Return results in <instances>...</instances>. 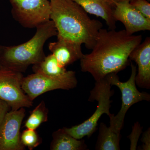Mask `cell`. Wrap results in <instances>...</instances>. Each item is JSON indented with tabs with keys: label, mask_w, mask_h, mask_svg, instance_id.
<instances>
[{
	"label": "cell",
	"mask_w": 150,
	"mask_h": 150,
	"mask_svg": "<svg viewBox=\"0 0 150 150\" xmlns=\"http://www.w3.org/2000/svg\"><path fill=\"white\" fill-rule=\"evenodd\" d=\"M142 40V35H128L125 29L102 28L91 52L80 59L81 70L90 73L96 81L117 74L129 64V55Z\"/></svg>",
	"instance_id": "obj_1"
},
{
	"label": "cell",
	"mask_w": 150,
	"mask_h": 150,
	"mask_svg": "<svg viewBox=\"0 0 150 150\" xmlns=\"http://www.w3.org/2000/svg\"><path fill=\"white\" fill-rule=\"evenodd\" d=\"M50 19L57 30V40L82 45L92 49L103 24L89 17L87 13L72 0H50Z\"/></svg>",
	"instance_id": "obj_2"
},
{
	"label": "cell",
	"mask_w": 150,
	"mask_h": 150,
	"mask_svg": "<svg viewBox=\"0 0 150 150\" xmlns=\"http://www.w3.org/2000/svg\"><path fill=\"white\" fill-rule=\"evenodd\" d=\"M36 28L35 35L27 42L18 46L2 47L1 62L3 67L21 72L44 59L43 46L48 39L57 35V30L51 20Z\"/></svg>",
	"instance_id": "obj_3"
},
{
	"label": "cell",
	"mask_w": 150,
	"mask_h": 150,
	"mask_svg": "<svg viewBox=\"0 0 150 150\" xmlns=\"http://www.w3.org/2000/svg\"><path fill=\"white\" fill-rule=\"evenodd\" d=\"M96 81L88 100L90 102L95 100L98 101L96 110L89 118L81 124L71 128H63L67 133L77 139L91 136L96 131L98 122L103 114H106L109 117L113 114L110 111L112 103L110 98L114 94V90H111V86L106 77Z\"/></svg>",
	"instance_id": "obj_4"
},
{
	"label": "cell",
	"mask_w": 150,
	"mask_h": 150,
	"mask_svg": "<svg viewBox=\"0 0 150 150\" xmlns=\"http://www.w3.org/2000/svg\"><path fill=\"white\" fill-rule=\"evenodd\" d=\"M131 64V73L129 80L122 82L119 80L117 74H111L105 77L110 83V85L117 86L121 91L122 95V104L121 109L116 115L112 114L109 117L110 126L117 132L121 133L124 124V119L126 112L133 105L143 100L150 101V94L145 92H141L137 87L135 79L137 74L136 65Z\"/></svg>",
	"instance_id": "obj_5"
},
{
	"label": "cell",
	"mask_w": 150,
	"mask_h": 150,
	"mask_svg": "<svg viewBox=\"0 0 150 150\" xmlns=\"http://www.w3.org/2000/svg\"><path fill=\"white\" fill-rule=\"evenodd\" d=\"M78 83L76 72L67 71L59 77H51L35 73L23 78L22 88L30 100L42 94L56 89L70 90L75 88Z\"/></svg>",
	"instance_id": "obj_6"
},
{
	"label": "cell",
	"mask_w": 150,
	"mask_h": 150,
	"mask_svg": "<svg viewBox=\"0 0 150 150\" xmlns=\"http://www.w3.org/2000/svg\"><path fill=\"white\" fill-rule=\"evenodd\" d=\"M13 18L25 28H36L50 21L51 5L48 0H9Z\"/></svg>",
	"instance_id": "obj_7"
},
{
	"label": "cell",
	"mask_w": 150,
	"mask_h": 150,
	"mask_svg": "<svg viewBox=\"0 0 150 150\" xmlns=\"http://www.w3.org/2000/svg\"><path fill=\"white\" fill-rule=\"evenodd\" d=\"M21 72L3 67L0 69V99L8 103L12 110L32 105V100L22 88Z\"/></svg>",
	"instance_id": "obj_8"
},
{
	"label": "cell",
	"mask_w": 150,
	"mask_h": 150,
	"mask_svg": "<svg viewBox=\"0 0 150 150\" xmlns=\"http://www.w3.org/2000/svg\"><path fill=\"white\" fill-rule=\"evenodd\" d=\"M25 115L24 108L7 112L0 127V150H22L20 130Z\"/></svg>",
	"instance_id": "obj_9"
},
{
	"label": "cell",
	"mask_w": 150,
	"mask_h": 150,
	"mask_svg": "<svg viewBox=\"0 0 150 150\" xmlns=\"http://www.w3.org/2000/svg\"><path fill=\"white\" fill-rule=\"evenodd\" d=\"M112 15L115 21L123 23L128 35L150 30V20L144 16L128 1L115 3Z\"/></svg>",
	"instance_id": "obj_10"
},
{
	"label": "cell",
	"mask_w": 150,
	"mask_h": 150,
	"mask_svg": "<svg viewBox=\"0 0 150 150\" xmlns=\"http://www.w3.org/2000/svg\"><path fill=\"white\" fill-rule=\"evenodd\" d=\"M130 61H134L138 66L135 79L136 85L140 88H150V38L147 37L134 48L129 55Z\"/></svg>",
	"instance_id": "obj_11"
},
{
	"label": "cell",
	"mask_w": 150,
	"mask_h": 150,
	"mask_svg": "<svg viewBox=\"0 0 150 150\" xmlns=\"http://www.w3.org/2000/svg\"><path fill=\"white\" fill-rule=\"evenodd\" d=\"M48 48L59 64L64 67L80 60L84 55L81 45L63 40L49 43Z\"/></svg>",
	"instance_id": "obj_12"
},
{
	"label": "cell",
	"mask_w": 150,
	"mask_h": 150,
	"mask_svg": "<svg viewBox=\"0 0 150 150\" xmlns=\"http://www.w3.org/2000/svg\"><path fill=\"white\" fill-rule=\"evenodd\" d=\"M81 6L87 13L101 18L106 22L109 30L116 28V23L112 15L115 4L111 0H72Z\"/></svg>",
	"instance_id": "obj_13"
},
{
	"label": "cell",
	"mask_w": 150,
	"mask_h": 150,
	"mask_svg": "<svg viewBox=\"0 0 150 150\" xmlns=\"http://www.w3.org/2000/svg\"><path fill=\"white\" fill-rule=\"evenodd\" d=\"M98 135L96 150H120L121 133L115 131L110 126L108 127L104 123H101L100 124Z\"/></svg>",
	"instance_id": "obj_14"
},
{
	"label": "cell",
	"mask_w": 150,
	"mask_h": 150,
	"mask_svg": "<svg viewBox=\"0 0 150 150\" xmlns=\"http://www.w3.org/2000/svg\"><path fill=\"white\" fill-rule=\"evenodd\" d=\"M51 149L53 150H86L87 146L84 140L77 139L67 133L64 129L54 133Z\"/></svg>",
	"instance_id": "obj_15"
},
{
	"label": "cell",
	"mask_w": 150,
	"mask_h": 150,
	"mask_svg": "<svg viewBox=\"0 0 150 150\" xmlns=\"http://www.w3.org/2000/svg\"><path fill=\"white\" fill-rule=\"evenodd\" d=\"M33 71L35 73L51 77H59L67 72L66 67L59 64L55 56L52 54L45 56L41 62L33 65Z\"/></svg>",
	"instance_id": "obj_16"
},
{
	"label": "cell",
	"mask_w": 150,
	"mask_h": 150,
	"mask_svg": "<svg viewBox=\"0 0 150 150\" xmlns=\"http://www.w3.org/2000/svg\"><path fill=\"white\" fill-rule=\"evenodd\" d=\"M48 112L44 103H40L28 118L25 123V127L27 129L35 130L41 123L47 121Z\"/></svg>",
	"instance_id": "obj_17"
},
{
	"label": "cell",
	"mask_w": 150,
	"mask_h": 150,
	"mask_svg": "<svg viewBox=\"0 0 150 150\" xmlns=\"http://www.w3.org/2000/svg\"><path fill=\"white\" fill-rule=\"evenodd\" d=\"M21 140L23 146L30 150L36 147L39 144V139L35 130L27 129L23 131L21 137Z\"/></svg>",
	"instance_id": "obj_18"
},
{
	"label": "cell",
	"mask_w": 150,
	"mask_h": 150,
	"mask_svg": "<svg viewBox=\"0 0 150 150\" xmlns=\"http://www.w3.org/2000/svg\"><path fill=\"white\" fill-rule=\"evenodd\" d=\"M130 3L145 17L150 20V4L147 0H131Z\"/></svg>",
	"instance_id": "obj_19"
},
{
	"label": "cell",
	"mask_w": 150,
	"mask_h": 150,
	"mask_svg": "<svg viewBox=\"0 0 150 150\" xmlns=\"http://www.w3.org/2000/svg\"><path fill=\"white\" fill-rule=\"evenodd\" d=\"M143 127L138 122H136L134 124L132 129V132L131 134L128 136V138L131 141L130 150H135L137 149V144L140 135L142 134Z\"/></svg>",
	"instance_id": "obj_20"
},
{
	"label": "cell",
	"mask_w": 150,
	"mask_h": 150,
	"mask_svg": "<svg viewBox=\"0 0 150 150\" xmlns=\"http://www.w3.org/2000/svg\"><path fill=\"white\" fill-rule=\"evenodd\" d=\"M141 141L143 143L141 150H150V129L149 128L143 134Z\"/></svg>",
	"instance_id": "obj_21"
},
{
	"label": "cell",
	"mask_w": 150,
	"mask_h": 150,
	"mask_svg": "<svg viewBox=\"0 0 150 150\" xmlns=\"http://www.w3.org/2000/svg\"><path fill=\"white\" fill-rule=\"evenodd\" d=\"M9 108L10 106L6 102L0 99V127L6 115L8 112Z\"/></svg>",
	"instance_id": "obj_22"
},
{
	"label": "cell",
	"mask_w": 150,
	"mask_h": 150,
	"mask_svg": "<svg viewBox=\"0 0 150 150\" xmlns=\"http://www.w3.org/2000/svg\"><path fill=\"white\" fill-rule=\"evenodd\" d=\"M111 1L114 3L115 4V3L125 1H130L131 0H111ZM148 1H150V0H147Z\"/></svg>",
	"instance_id": "obj_23"
},
{
	"label": "cell",
	"mask_w": 150,
	"mask_h": 150,
	"mask_svg": "<svg viewBox=\"0 0 150 150\" xmlns=\"http://www.w3.org/2000/svg\"><path fill=\"white\" fill-rule=\"evenodd\" d=\"M2 48V47H1V46H0V69H1V68H3V67L2 66L1 64V54Z\"/></svg>",
	"instance_id": "obj_24"
}]
</instances>
